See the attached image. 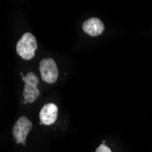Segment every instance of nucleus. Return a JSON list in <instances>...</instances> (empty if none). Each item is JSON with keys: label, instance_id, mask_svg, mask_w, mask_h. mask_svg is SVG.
<instances>
[{"label": "nucleus", "instance_id": "nucleus-1", "mask_svg": "<svg viewBox=\"0 0 152 152\" xmlns=\"http://www.w3.org/2000/svg\"><path fill=\"white\" fill-rule=\"evenodd\" d=\"M17 53L25 60H30L35 57L37 49V41L31 33H25L17 43Z\"/></svg>", "mask_w": 152, "mask_h": 152}, {"label": "nucleus", "instance_id": "nucleus-2", "mask_svg": "<svg viewBox=\"0 0 152 152\" xmlns=\"http://www.w3.org/2000/svg\"><path fill=\"white\" fill-rule=\"evenodd\" d=\"M22 79L25 83V88L23 90V96L26 103H33L39 96V89L37 88V85L39 83L38 77L32 72H28L26 77H22Z\"/></svg>", "mask_w": 152, "mask_h": 152}, {"label": "nucleus", "instance_id": "nucleus-3", "mask_svg": "<svg viewBox=\"0 0 152 152\" xmlns=\"http://www.w3.org/2000/svg\"><path fill=\"white\" fill-rule=\"evenodd\" d=\"M39 71L41 78L48 84H54L58 77V66L52 58H44L40 61Z\"/></svg>", "mask_w": 152, "mask_h": 152}, {"label": "nucleus", "instance_id": "nucleus-4", "mask_svg": "<svg viewBox=\"0 0 152 152\" xmlns=\"http://www.w3.org/2000/svg\"><path fill=\"white\" fill-rule=\"evenodd\" d=\"M32 122L26 117H20L13 127V137L16 140L17 144L26 145V137L32 129Z\"/></svg>", "mask_w": 152, "mask_h": 152}, {"label": "nucleus", "instance_id": "nucleus-5", "mask_svg": "<svg viewBox=\"0 0 152 152\" xmlns=\"http://www.w3.org/2000/svg\"><path fill=\"white\" fill-rule=\"evenodd\" d=\"M58 116V107L54 103H48L43 106L39 112L40 123L45 126H50L56 122Z\"/></svg>", "mask_w": 152, "mask_h": 152}, {"label": "nucleus", "instance_id": "nucleus-6", "mask_svg": "<svg viewBox=\"0 0 152 152\" xmlns=\"http://www.w3.org/2000/svg\"><path fill=\"white\" fill-rule=\"evenodd\" d=\"M82 28L86 34L91 37H98L104 32L105 26L98 18H90L82 25Z\"/></svg>", "mask_w": 152, "mask_h": 152}, {"label": "nucleus", "instance_id": "nucleus-7", "mask_svg": "<svg viewBox=\"0 0 152 152\" xmlns=\"http://www.w3.org/2000/svg\"><path fill=\"white\" fill-rule=\"evenodd\" d=\"M96 152H112L111 149H110L107 146H106L105 144H101L98 148H96Z\"/></svg>", "mask_w": 152, "mask_h": 152}]
</instances>
